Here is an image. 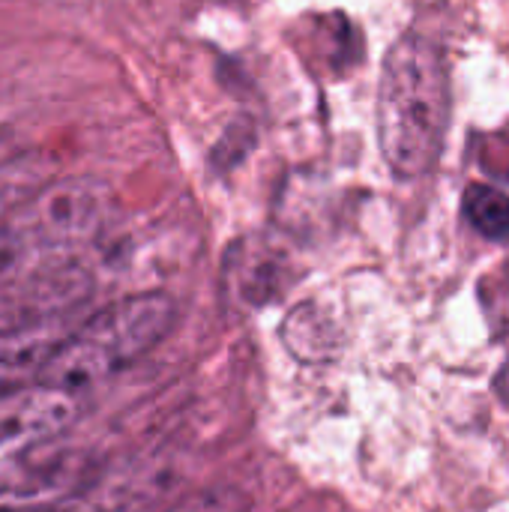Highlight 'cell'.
Listing matches in <instances>:
<instances>
[{"label":"cell","instance_id":"9c48e42d","mask_svg":"<svg viewBox=\"0 0 509 512\" xmlns=\"http://www.w3.org/2000/svg\"><path fill=\"white\" fill-rule=\"evenodd\" d=\"M33 189H36V183L30 180V168L3 165L0 168V216L12 213Z\"/></svg>","mask_w":509,"mask_h":512},{"label":"cell","instance_id":"5b68a950","mask_svg":"<svg viewBox=\"0 0 509 512\" xmlns=\"http://www.w3.org/2000/svg\"><path fill=\"white\" fill-rule=\"evenodd\" d=\"M72 324L66 312L30 315L0 327V396L36 384L66 339Z\"/></svg>","mask_w":509,"mask_h":512},{"label":"cell","instance_id":"8992f818","mask_svg":"<svg viewBox=\"0 0 509 512\" xmlns=\"http://www.w3.org/2000/svg\"><path fill=\"white\" fill-rule=\"evenodd\" d=\"M288 285L285 255L267 243H237V249L225 261V291L234 303L246 309H258L273 303Z\"/></svg>","mask_w":509,"mask_h":512},{"label":"cell","instance_id":"3957f363","mask_svg":"<svg viewBox=\"0 0 509 512\" xmlns=\"http://www.w3.org/2000/svg\"><path fill=\"white\" fill-rule=\"evenodd\" d=\"M111 189L96 177H57L39 183L6 219L24 237L27 249L72 246L96 237L111 216Z\"/></svg>","mask_w":509,"mask_h":512},{"label":"cell","instance_id":"6da1fadb","mask_svg":"<svg viewBox=\"0 0 509 512\" xmlns=\"http://www.w3.org/2000/svg\"><path fill=\"white\" fill-rule=\"evenodd\" d=\"M450 105V69L441 48L417 33L396 39L378 90V141L396 177H423L438 162Z\"/></svg>","mask_w":509,"mask_h":512},{"label":"cell","instance_id":"277c9868","mask_svg":"<svg viewBox=\"0 0 509 512\" xmlns=\"http://www.w3.org/2000/svg\"><path fill=\"white\" fill-rule=\"evenodd\" d=\"M81 399L51 384H27L0 396V465L24 459L63 435L81 414Z\"/></svg>","mask_w":509,"mask_h":512},{"label":"cell","instance_id":"52a82bcc","mask_svg":"<svg viewBox=\"0 0 509 512\" xmlns=\"http://www.w3.org/2000/svg\"><path fill=\"white\" fill-rule=\"evenodd\" d=\"M465 216L468 222L486 237V240H509V198L504 192H498L495 186H468L465 192Z\"/></svg>","mask_w":509,"mask_h":512},{"label":"cell","instance_id":"7a4b0ae2","mask_svg":"<svg viewBox=\"0 0 509 512\" xmlns=\"http://www.w3.org/2000/svg\"><path fill=\"white\" fill-rule=\"evenodd\" d=\"M174 321L177 303L165 291L120 297L66 333L39 381L84 396L144 360Z\"/></svg>","mask_w":509,"mask_h":512},{"label":"cell","instance_id":"8fae6325","mask_svg":"<svg viewBox=\"0 0 509 512\" xmlns=\"http://www.w3.org/2000/svg\"><path fill=\"white\" fill-rule=\"evenodd\" d=\"M498 393H501V399H504V405L509 408V357H507V363L501 366V372H498Z\"/></svg>","mask_w":509,"mask_h":512},{"label":"cell","instance_id":"30bf717a","mask_svg":"<svg viewBox=\"0 0 509 512\" xmlns=\"http://www.w3.org/2000/svg\"><path fill=\"white\" fill-rule=\"evenodd\" d=\"M24 255H27L24 237L12 228L9 219H0V282H6L15 273Z\"/></svg>","mask_w":509,"mask_h":512},{"label":"cell","instance_id":"7c38bea8","mask_svg":"<svg viewBox=\"0 0 509 512\" xmlns=\"http://www.w3.org/2000/svg\"><path fill=\"white\" fill-rule=\"evenodd\" d=\"M57 507L48 504H12V507H0V512H54Z\"/></svg>","mask_w":509,"mask_h":512},{"label":"cell","instance_id":"ba28073f","mask_svg":"<svg viewBox=\"0 0 509 512\" xmlns=\"http://www.w3.org/2000/svg\"><path fill=\"white\" fill-rule=\"evenodd\" d=\"M165 512H249V495L240 486L219 483L180 498Z\"/></svg>","mask_w":509,"mask_h":512}]
</instances>
